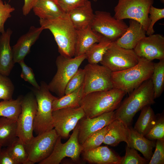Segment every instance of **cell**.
I'll return each instance as SVG.
<instances>
[{
  "instance_id": "1",
  "label": "cell",
  "mask_w": 164,
  "mask_h": 164,
  "mask_svg": "<svg viewBox=\"0 0 164 164\" xmlns=\"http://www.w3.org/2000/svg\"><path fill=\"white\" fill-rule=\"evenodd\" d=\"M155 99L151 78L134 90L121 103L114 111L115 119L119 120L130 126L136 113L145 107L154 104Z\"/></svg>"
},
{
  "instance_id": "2",
  "label": "cell",
  "mask_w": 164,
  "mask_h": 164,
  "mask_svg": "<svg viewBox=\"0 0 164 164\" xmlns=\"http://www.w3.org/2000/svg\"><path fill=\"white\" fill-rule=\"evenodd\" d=\"M39 23L44 29L49 30L53 35L60 55L71 58L74 57L76 29L68 15L51 19H40Z\"/></svg>"
},
{
  "instance_id": "3",
  "label": "cell",
  "mask_w": 164,
  "mask_h": 164,
  "mask_svg": "<svg viewBox=\"0 0 164 164\" xmlns=\"http://www.w3.org/2000/svg\"><path fill=\"white\" fill-rule=\"evenodd\" d=\"M126 94L115 88L91 92L83 97L80 106L84 111L85 117H95L116 110Z\"/></svg>"
},
{
  "instance_id": "4",
  "label": "cell",
  "mask_w": 164,
  "mask_h": 164,
  "mask_svg": "<svg viewBox=\"0 0 164 164\" xmlns=\"http://www.w3.org/2000/svg\"><path fill=\"white\" fill-rule=\"evenodd\" d=\"M154 67V63L152 61L139 57L138 63L134 66L122 71L112 72L113 88L130 94L143 82L151 78Z\"/></svg>"
},
{
  "instance_id": "5",
  "label": "cell",
  "mask_w": 164,
  "mask_h": 164,
  "mask_svg": "<svg viewBox=\"0 0 164 164\" xmlns=\"http://www.w3.org/2000/svg\"><path fill=\"white\" fill-rule=\"evenodd\" d=\"M36 100L37 108L34 124L36 135L48 132L54 128L52 104L57 97L53 96L45 82L40 83L39 89H32Z\"/></svg>"
},
{
  "instance_id": "6",
  "label": "cell",
  "mask_w": 164,
  "mask_h": 164,
  "mask_svg": "<svg viewBox=\"0 0 164 164\" xmlns=\"http://www.w3.org/2000/svg\"><path fill=\"white\" fill-rule=\"evenodd\" d=\"M86 58L85 54L71 58L60 55L58 56L56 61V73L48 84L50 91L55 94L58 97L64 96L67 83Z\"/></svg>"
},
{
  "instance_id": "7",
  "label": "cell",
  "mask_w": 164,
  "mask_h": 164,
  "mask_svg": "<svg viewBox=\"0 0 164 164\" xmlns=\"http://www.w3.org/2000/svg\"><path fill=\"white\" fill-rule=\"evenodd\" d=\"M154 0H118L114 17L118 20L130 19L139 22L146 31L149 25V11Z\"/></svg>"
},
{
  "instance_id": "8",
  "label": "cell",
  "mask_w": 164,
  "mask_h": 164,
  "mask_svg": "<svg viewBox=\"0 0 164 164\" xmlns=\"http://www.w3.org/2000/svg\"><path fill=\"white\" fill-rule=\"evenodd\" d=\"M21 106L17 120V136L26 145L34 137V124L37 108L36 100L32 91L22 97Z\"/></svg>"
},
{
  "instance_id": "9",
  "label": "cell",
  "mask_w": 164,
  "mask_h": 164,
  "mask_svg": "<svg viewBox=\"0 0 164 164\" xmlns=\"http://www.w3.org/2000/svg\"><path fill=\"white\" fill-rule=\"evenodd\" d=\"M139 59L133 49L121 47L114 41L111 43L100 63L112 72H114L134 66L138 63Z\"/></svg>"
},
{
  "instance_id": "10",
  "label": "cell",
  "mask_w": 164,
  "mask_h": 164,
  "mask_svg": "<svg viewBox=\"0 0 164 164\" xmlns=\"http://www.w3.org/2000/svg\"><path fill=\"white\" fill-rule=\"evenodd\" d=\"M77 124L70 138L65 143H62V138L59 136L51 154L39 164H59L66 157L70 158L74 162L79 161L83 148L79 142Z\"/></svg>"
},
{
  "instance_id": "11",
  "label": "cell",
  "mask_w": 164,
  "mask_h": 164,
  "mask_svg": "<svg viewBox=\"0 0 164 164\" xmlns=\"http://www.w3.org/2000/svg\"><path fill=\"white\" fill-rule=\"evenodd\" d=\"M84 69L85 72L83 84L84 96L91 92L113 88L111 78L112 72L105 67L97 64L89 63Z\"/></svg>"
},
{
  "instance_id": "12",
  "label": "cell",
  "mask_w": 164,
  "mask_h": 164,
  "mask_svg": "<svg viewBox=\"0 0 164 164\" xmlns=\"http://www.w3.org/2000/svg\"><path fill=\"white\" fill-rule=\"evenodd\" d=\"M91 27L93 30L113 42L125 32L128 26L123 20L116 19L109 12L96 11Z\"/></svg>"
},
{
  "instance_id": "13",
  "label": "cell",
  "mask_w": 164,
  "mask_h": 164,
  "mask_svg": "<svg viewBox=\"0 0 164 164\" xmlns=\"http://www.w3.org/2000/svg\"><path fill=\"white\" fill-rule=\"evenodd\" d=\"M59 136L54 129L33 137L26 145L28 164L39 163L52 152Z\"/></svg>"
},
{
  "instance_id": "14",
  "label": "cell",
  "mask_w": 164,
  "mask_h": 164,
  "mask_svg": "<svg viewBox=\"0 0 164 164\" xmlns=\"http://www.w3.org/2000/svg\"><path fill=\"white\" fill-rule=\"evenodd\" d=\"M52 115L54 129L59 136L66 138L79 121L85 117V113L80 106L59 109L53 111Z\"/></svg>"
},
{
  "instance_id": "15",
  "label": "cell",
  "mask_w": 164,
  "mask_h": 164,
  "mask_svg": "<svg viewBox=\"0 0 164 164\" xmlns=\"http://www.w3.org/2000/svg\"><path fill=\"white\" fill-rule=\"evenodd\" d=\"M133 50L139 57L150 61L164 59V37L159 34H154L146 36Z\"/></svg>"
},
{
  "instance_id": "16",
  "label": "cell",
  "mask_w": 164,
  "mask_h": 164,
  "mask_svg": "<svg viewBox=\"0 0 164 164\" xmlns=\"http://www.w3.org/2000/svg\"><path fill=\"white\" fill-rule=\"evenodd\" d=\"M114 119V111L92 118H81L78 123L79 143L82 145L91 135L108 125Z\"/></svg>"
},
{
  "instance_id": "17",
  "label": "cell",
  "mask_w": 164,
  "mask_h": 164,
  "mask_svg": "<svg viewBox=\"0 0 164 164\" xmlns=\"http://www.w3.org/2000/svg\"><path fill=\"white\" fill-rule=\"evenodd\" d=\"M43 30L41 26L38 27L31 26L27 32L19 37L12 48L15 63L24 60Z\"/></svg>"
},
{
  "instance_id": "18",
  "label": "cell",
  "mask_w": 164,
  "mask_h": 164,
  "mask_svg": "<svg viewBox=\"0 0 164 164\" xmlns=\"http://www.w3.org/2000/svg\"><path fill=\"white\" fill-rule=\"evenodd\" d=\"M82 153L83 159L91 164H120L123 158L106 146H100Z\"/></svg>"
},
{
  "instance_id": "19",
  "label": "cell",
  "mask_w": 164,
  "mask_h": 164,
  "mask_svg": "<svg viewBox=\"0 0 164 164\" xmlns=\"http://www.w3.org/2000/svg\"><path fill=\"white\" fill-rule=\"evenodd\" d=\"M108 127L103 143L114 147L121 142H124L130 146L129 126L122 121L115 119L108 125Z\"/></svg>"
},
{
  "instance_id": "20",
  "label": "cell",
  "mask_w": 164,
  "mask_h": 164,
  "mask_svg": "<svg viewBox=\"0 0 164 164\" xmlns=\"http://www.w3.org/2000/svg\"><path fill=\"white\" fill-rule=\"evenodd\" d=\"M12 31L10 28L0 35V73L8 76L15 64L10 44Z\"/></svg>"
},
{
  "instance_id": "21",
  "label": "cell",
  "mask_w": 164,
  "mask_h": 164,
  "mask_svg": "<svg viewBox=\"0 0 164 164\" xmlns=\"http://www.w3.org/2000/svg\"><path fill=\"white\" fill-rule=\"evenodd\" d=\"M129 25L125 32L115 43L123 48L133 49L138 43L146 36V31L138 21L130 19Z\"/></svg>"
},
{
  "instance_id": "22",
  "label": "cell",
  "mask_w": 164,
  "mask_h": 164,
  "mask_svg": "<svg viewBox=\"0 0 164 164\" xmlns=\"http://www.w3.org/2000/svg\"><path fill=\"white\" fill-rule=\"evenodd\" d=\"M102 36L93 30L91 26L76 29L74 57L85 54L92 45L100 40Z\"/></svg>"
},
{
  "instance_id": "23",
  "label": "cell",
  "mask_w": 164,
  "mask_h": 164,
  "mask_svg": "<svg viewBox=\"0 0 164 164\" xmlns=\"http://www.w3.org/2000/svg\"><path fill=\"white\" fill-rule=\"evenodd\" d=\"M67 14L76 29L91 26L94 16L91 2L89 0L84 4L73 10Z\"/></svg>"
},
{
  "instance_id": "24",
  "label": "cell",
  "mask_w": 164,
  "mask_h": 164,
  "mask_svg": "<svg viewBox=\"0 0 164 164\" xmlns=\"http://www.w3.org/2000/svg\"><path fill=\"white\" fill-rule=\"evenodd\" d=\"M131 145L130 147L140 152L144 158L150 161L153 155L156 142L149 140L129 126Z\"/></svg>"
},
{
  "instance_id": "25",
  "label": "cell",
  "mask_w": 164,
  "mask_h": 164,
  "mask_svg": "<svg viewBox=\"0 0 164 164\" xmlns=\"http://www.w3.org/2000/svg\"><path fill=\"white\" fill-rule=\"evenodd\" d=\"M32 9L35 14L42 19H53L64 14L55 0H38Z\"/></svg>"
},
{
  "instance_id": "26",
  "label": "cell",
  "mask_w": 164,
  "mask_h": 164,
  "mask_svg": "<svg viewBox=\"0 0 164 164\" xmlns=\"http://www.w3.org/2000/svg\"><path fill=\"white\" fill-rule=\"evenodd\" d=\"M18 137L17 120L5 117L0 118V144L2 147L10 145Z\"/></svg>"
},
{
  "instance_id": "27",
  "label": "cell",
  "mask_w": 164,
  "mask_h": 164,
  "mask_svg": "<svg viewBox=\"0 0 164 164\" xmlns=\"http://www.w3.org/2000/svg\"><path fill=\"white\" fill-rule=\"evenodd\" d=\"M156 119V115L151 106H146L141 110L134 128L138 132L145 136L153 126Z\"/></svg>"
},
{
  "instance_id": "28",
  "label": "cell",
  "mask_w": 164,
  "mask_h": 164,
  "mask_svg": "<svg viewBox=\"0 0 164 164\" xmlns=\"http://www.w3.org/2000/svg\"><path fill=\"white\" fill-rule=\"evenodd\" d=\"M84 96L83 84L75 91L56 99L52 104L53 111L63 108L80 107V101Z\"/></svg>"
},
{
  "instance_id": "29",
  "label": "cell",
  "mask_w": 164,
  "mask_h": 164,
  "mask_svg": "<svg viewBox=\"0 0 164 164\" xmlns=\"http://www.w3.org/2000/svg\"><path fill=\"white\" fill-rule=\"evenodd\" d=\"M112 42L102 36L100 40L92 45L85 53L89 63L98 64L102 60L104 55Z\"/></svg>"
},
{
  "instance_id": "30",
  "label": "cell",
  "mask_w": 164,
  "mask_h": 164,
  "mask_svg": "<svg viewBox=\"0 0 164 164\" xmlns=\"http://www.w3.org/2000/svg\"><path fill=\"white\" fill-rule=\"evenodd\" d=\"M23 96L16 99L0 101V117H5L17 120L21 112V103Z\"/></svg>"
},
{
  "instance_id": "31",
  "label": "cell",
  "mask_w": 164,
  "mask_h": 164,
  "mask_svg": "<svg viewBox=\"0 0 164 164\" xmlns=\"http://www.w3.org/2000/svg\"><path fill=\"white\" fill-rule=\"evenodd\" d=\"M151 79L155 99L160 96L164 90V59L154 63Z\"/></svg>"
},
{
  "instance_id": "32",
  "label": "cell",
  "mask_w": 164,
  "mask_h": 164,
  "mask_svg": "<svg viewBox=\"0 0 164 164\" xmlns=\"http://www.w3.org/2000/svg\"><path fill=\"white\" fill-rule=\"evenodd\" d=\"M6 148L17 164H28L26 145L18 137Z\"/></svg>"
},
{
  "instance_id": "33",
  "label": "cell",
  "mask_w": 164,
  "mask_h": 164,
  "mask_svg": "<svg viewBox=\"0 0 164 164\" xmlns=\"http://www.w3.org/2000/svg\"><path fill=\"white\" fill-rule=\"evenodd\" d=\"M108 129L107 125L89 136L81 145L83 152L95 149L100 146L103 143Z\"/></svg>"
},
{
  "instance_id": "34",
  "label": "cell",
  "mask_w": 164,
  "mask_h": 164,
  "mask_svg": "<svg viewBox=\"0 0 164 164\" xmlns=\"http://www.w3.org/2000/svg\"><path fill=\"white\" fill-rule=\"evenodd\" d=\"M151 140L164 139V116L163 112L156 114L155 122L145 136Z\"/></svg>"
},
{
  "instance_id": "35",
  "label": "cell",
  "mask_w": 164,
  "mask_h": 164,
  "mask_svg": "<svg viewBox=\"0 0 164 164\" xmlns=\"http://www.w3.org/2000/svg\"><path fill=\"white\" fill-rule=\"evenodd\" d=\"M149 161L141 156L135 149L127 145L125 154L120 164H147Z\"/></svg>"
},
{
  "instance_id": "36",
  "label": "cell",
  "mask_w": 164,
  "mask_h": 164,
  "mask_svg": "<svg viewBox=\"0 0 164 164\" xmlns=\"http://www.w3.org/2000/svg\"><path fill=\"white\" fill-rule=\"evenodd\" d=\"M14 91V86L8 76L0 73V100H10Z\"/></svg>"
},
{
  "instance_id": "37",
  "label": "cell",
  "mask_w": 164,
  "mask_h": 164,
  "mask_svg": "<svg viewBox=\"0 0 164 164\" xmlns=\"http://www.w3.org/2000/svg\"><path fill=\"white\" fill-rule=\"evenodd\" d=\"M84 76V69L79 68L67 83L65 90V94H69L80 87L83 84Z\"/></svg>"
},
{
  "instance_id": "38",
  "label": "cell",
  "mask_w": 164,
  "mask_h": 164,
  "mask_svg": "<svg viewBox=\"0 0 164 164\" xmlns=\"http://www.w3.org/2000/svg\"><path fill=\"white\" fill-rule=\"evenodd\" d=\"M149 17L150 23L146 32V35L148 36L154 33V24L159 20L164 18V8H158L151 6L149 11Z\"/></svg>"
},
{
  "instance_id": "39",
  "label": "cell",
  "mask_w": 164,
  "mask_h": 164,
  "mask_svg": "<svg viewBox=\"0 0 164 164\" xmlns=\"http://www.w3.org/2000/svg\"><path fill=\"white\" fill-rule=\"evenodd\" d=\"M19 63L22 69L20 74L21 78L31 84L35 88L39 89L40 85L36 80L33 71L31 68L26 64L24 60L20 61Z\"/></svg>"
},
{
  "instance_id": "40",
  "label": "cell",
  "mask_w": 164,
  "mask_h": 164,
  "mask_svg": "<svg viewBox=\"0 0 164 164\" xmlns=\"http://www.w3.org/2000/svg\"><path fill=\"white\" fill-rule=\"evenodd\" d=\"M164 164V139L157 140L155 149L148 164Z\"/></svg>"
},
{
  "instance_id": "41",
  "label": "cell",
  "mask_w": 164,
  "mask_h": 164,
  "mask_svg": "<svg viewBox=\"0 0 164 164\" xmlns=\"http://www.w3.org/2000/svg\"><path fill=\"white\" fill-rule=\"evenodd\" d=\"M15 10V8L10 4L4 3L0 0V33L5 31L4 24L7 19L11 16V13Z\"/></svg>"
},
{
  "instance_id": "42",
  "label": "cell",
  "mask_w": 164,
  "mask_h": 164,
  "mask_svg": "<svg viewBox=\"0 0 164 164\" xmlns=\"http://www.w3.org/2000/svg\"><path fill=\"white\" fill-rule=\"evenodd\" d=\"M62 11L68 14L73 10L84 4L88 0H55Z\"/></svg>"
},
{
  "instance_id": "43",
  "label": "cell",
  "mask_w": 164,
  "mask_h": 164,
  "mask_svg": "<svg viewBox=\"0 0 164 164\" xmlns=\"http://www.w3.org/2000/svg\"><path fill=\"white\" fill-rule=\"evenodd\" d=\"M0 164H17L6 148L0 150Z\"/></svg>"
},
{
  "instance_id": "44",
  "label": "cell",
  "mask_w": 164,
  "mask_h": 164,
  "mask_svg": "<svg viewBox=\"0 0 164 164\" xmlns=\"http://www.w3.org/2000/svg\"><path fill=\"white\" fill-rule=\"evenodd\" d=\"M38 0H24V4L22 8L23 14L24 15H28Z\"/></svg>"
},
{
  "instance_id": "45",
  "label": "cell",
  "mask_w": 164,
  "mask_h": 164,
  "mask_svg": "<svg viewBox=\"0 0 164 164\" xmlns=\"http://www.w3.org/2000/svg\"><path fill=\"white\" fill-rule=\"evenodd\" d=\"M160 1L162 3H163L164 2V0H160Z\"/></svg>"
},
{
  "instance_id": "46",
  "label": "cell",
  "mask_w": 164,
  "mask_h": 164,
  "mask_svg": "<svg viewBox=\"0 0 164 164\" xmlns=\"http://www.w3.org/2000/svg\"><path fill=\"white\" fill-rule=\"evenodd\" d=\"M2 147V146H1V145L0 144V150L1 149Z\"/></svg>"
},
{
  "instance_id": "47",
  "label": "cell",
  "mask_w": 164,
  "mask_h": 164,
  "mask_svg": "<svg viewBox=\"0 0 164 164\" xmlns=\"http://www.w3.org/2000/svg\"><path fill=\"white\" fill-rule=\"evenodd\" d=\"M94 2H96L97 1V0H93Z\"/></svg>"
}]
</instances>
